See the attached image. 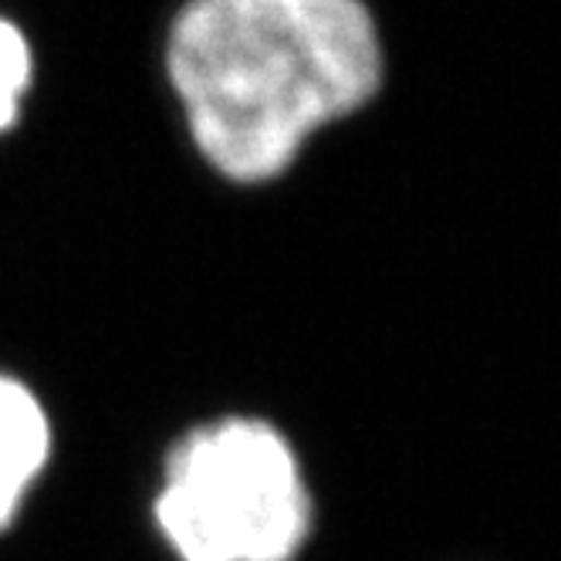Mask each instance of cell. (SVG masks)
Returning a JSON list of instances; mask_svg holds the SVG:
<instances>
[{
  "label": "cell",
  "instance_id": "6da1fadb",
  "mask_svg": "<svg viewBox=\"0 0 561 561\" xmlns=\"http://www.w3.org/2000/svg\"><path fill=\"white\" fill-rule=\"evenodd\" d=\"M167 71L199 156L233 183H267L311 133L376 99L382 45L363 0H190Z\"/></svg>",
  "mask_w": 561,
  "mask_h": 561
},
{
  "label": "cell",
  "instance_id": "7a4b0ae2",
  "mask_svg": "<svg viewBox=\"0 0 561 561\" xmlns=\"http://www.w3.org/2000/svg\"><path fill=\"white\" fill-rule=\"evenodd\" d=\"M152 511L180 561H295L314 525L291 439L261 416L193 426L167 457Z\"/></svg>",
  "mask_w": 561,
  "mask_h": 561
},
{
  "label": "cell",
  "instance_id": "3957f363",
  "mask_svg": "<svg viewBox=\"0 0 561 561\" xmlns=\"http://www.w3.org/2000/svg\"><path fill=\"white\" fill-rule=\"evenodd\" d=\"M55 450L51 416L37 392L0 373V528H8L42 480Z\"/></svg>",
  "mask_w": 561,
  "mask_h": 561
},
{
  "label": "cell",
  "instance_id": "277c9868",
  "mask_svg": "<svg viewBox=\"0 0 561 561\" xmlns=\"http://www.w3.org/2000/svg\"><path fill=\"white\" fill-rule=\"evenodd\" d=\"M31 85V48L24 34L0 18V133L14 126L21 99Z\"/></svg>",
  "mask_w": 561,
  "mask_h": 561
}]
</instances>
